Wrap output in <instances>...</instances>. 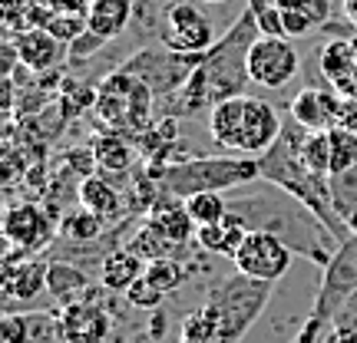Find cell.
I'll return each mask as SVG.
<instances>
[{"instance_id":"25","label":"cell","mask_w":357,"mask_h":343,"mask_svg":"<svg viewBox=\"0 0 357 343\" xmlns=\"http://www.w3.org/2000/svg\"><path fill=\"white\" fill-rule=\"evenodd\" d=\"M331 198L344 228L357 234V168H351L344 175H331Z\"/></svg>"},{"instance_id":"5","label":"cell","mask_w":357,"mask_h":343,"mask_svg":"<svg viewBox=\"0 0 357 343\" xmlns=\"http://www.w3.org/2000/svg\"><path fill=\"white\" fill-rule=\"evenodd\" d=\"M93 113L100 126H106V132H123L139 139L142 132L155 126V93L139 77L119 66L116 73L102 77Z\"/></svg>"},{"instance_id":"8","label":"cell","mask_w":357,"mask_h":343,"mask_svg":"<svg viewBox=\"0 0 357 343\" xmlns=\"http://www.w3.org/2000/svg\"><path fill=\"white\" fill-rule=\"evenodd\" d=\"M231 264L238 274H248L255 280H281L294 264V251L281 241L278 234H268V231H248L245 234L242 248L235 251Z\"/></svg>"},{"instance_id":"16","label":"cell","mask_w":357,"mask_h":343,"mask_svg":"<svg viewBox=\"0 0 357 343\" xmlns=\"http://www.w3.org/2000/svg\"><path fill=\"white\" fill-rule=\"evenodd\" d=\"M77 202L89 212H96L100 218H106L109 225H119V221H126V212H123V195L116 189L109 175H102V172H93L86 175L83 182H77Z\"/></svg>"},{"instance_id":"18","label":"cell","mask_w":357,"mask_h":343,"mask_svg":"<svg viewBox=\"0 0 357 343\" xmlns=\"http://www.w3.org/2000/svg\"><path fill=\"white\" fill-rule=\"evenodd\" d=\"M89 145H93L96 168H100L102 175H126V172H132V166L139 162V149H136V145L129 142V136H123V132H100Z\"/></svg>"},{"instance_id":"30","label":"cell","mask_w":357,"mask_h":343,"mask_svg":"<svg viewBox=\"0 0 357 343\" xmlns=\"http://www.w3.org/2000/svg\"><path fill=\"white\" fill-rule=\"evenodd\" d=\"M185 208H189L192 221L202 228V225H218L229 215V202L222 198V191H199V195H189L185 198Z\"/></svg>"},{"instance_id":"41","label":"cell","mask_w":357,"mask_h":343,"mask_svg":"<svg viewBox=\"0 0 357 343\" xmlns=\"http://www.w3.org/2000/svg\"><path fill=\"white\" fill-rule=\"evenodd\" d=\"M153 320H149V337L153 340H162V333H166V314H162V307L159 310H149Z\"/></svg>"},{"instance_id":"23","label":"cell","mask_w":357,"mask_h":343,"mask_svg":"<svg viewBox=\"0 0 357 343\" xmlns=\"http://www.w3.org/2000/svg\"><path fill=\"white\" fill-rule=\"evenodd\" d=\"M245 234L248 231L238 225V221H231L229 215H225V221H218V225H202V228L195 231V244L202 248V251H208V255H218V257H235V251L242 248Z\"/></svg>"},{"instance_id":"44","label":"cell","mask_w":357,"mask_h":343,"mask_svg":"<svg viewBox=\"0 0 357 343\" xmlns=\"http://www.w3.org/2000/svg\"><path fill=\"white\" fill-rule=\"evenodd\" d=\"M202 3H229V0H202Z\"/></svg>"},{"instance_id":"7","label":"cell","mask_w":357,"mask_h":343,"mask_svg":"<svg viewBox=\"0 0 357 343\" xmlns=\"http://www.w3.org/2000/svg\"><path fill=\"white\" fill-rule=\"evenodd\" d=\"M159 43L176 53H208L218 43L215 24L202 10V0H172L159 20Z\"/></svg>"},{"instance_id":"10","label":"cell","mask_w":357,"mask_h":343,"mask_svg":"<svg viewBox=\"0 0 357 343\" xmlns=\"http://www.w3.org/2000/svg\"><path fill=\"white\" fill-rule=\"evenodd\" d=\"M354 291H357V234H351V238L334 251L328 267H324L318 297H314V310H311V314H318L324 324H331L334 314L344 307V301Z\"/></svg>"},{"instance_id":"40","label":"cell","mask_w":357,"mask_h":343,"mask_svg":"<svg viewBox=\"0 0 357 343\" xmlns=\"http://www.w3.org/2000/svg\"><path fill=\"white\" fill-rule=\"evenodd\" d=\"M337 93H341V96H344V99H351V102H357V66L354 70H351V73H347L344 79H341V83H337Z\"/></svg>"},{"instance_id":"39","label":"cell","mask_w":357,"mask_h":343,"mask_svg":"<svg viewBox=\"0 0 357 343\" xmlns=\"http://www.w3.org/2000/svg\"><path fill=\"white\" fill-rule=\"evenodd\" d=\"M93 0H47V7L53 13H89Z\"/></svg>"},{"instance_id":"32","label":"cell","mask_w":357,"mask_h":343,"mask_svg":"<svg viewBox=\"0 0 357 343\" xmlns=\"http://www.w3.org/2000/svg\"><path fill=\"white\" fill-rule=\"evenodd\" d=\"M301 159L314 175L331 178V139L328 132H307L301 142Z\"/></svg>"},{"instance_id":"35","label":"cell","mask_w":357,"mask_h":343,"mask_svg":"<svg viewBox=\"0 0 357 343\" xmlns=\"http://www.w3.org/2000/svg\"><path fill=\"white\" fill-rule=\"evenodd\" d=\"M162 297H166V294L159 291V287H155V284L146 278V274H142V278L126 291V301L136 307V310H159Z\"/></svg>"},{"instance_id":"9","label":"cell","mask_w":357,"mask_h":343,"mask_svg":"<svg viewBox=\"0 0 357 343\" xmlns=\"http://www.w3.org/2000/svg\"><path fill=\"white\" fill-rule=\"evenodd\" d=\"M301 70V56L294 50L291 37H261L248 50V77L255 86L281 89L288 86Z\"/></svg>"},{"instance_id":"14","label":"cell","mask_w":357,"mask_h":343,"mask_svg":"<svg viewBox=\"0 0 357 343\" xmlns=\"http://www.w3.org/2000/svg\"><path fill=\"white\" fill-rule=\"evenodd\" d=\"M142 221H149L176 248H185L189 241H195V231H199V225L192 221L189 208H185V198H178L172 191H159V198L153 202V208L146 212Z\"/></svg>"},{"instance_id":"20","label":"cell","mask_w":357,"mask_h":343,"mask_svg":"<svg viewBox=\"0 0 357 343\" xmlns=\"http://www.w3.org/2000/svg\"><path fill=\"white\" fill-rule=\"evenodd\" d=\"M132 13H136V0H93L86 13V24L96 37L109 40L123 37L132 24Z\"/></svg>"},{"instance_id":"24","label":"cell","mask_w":357,"mask_h":343,"mask_svg":"<svg viewBox=\"0 0 357 343\" xmlns=\"http://www.w3.org/2000/svg\"><path fill=\"white\" fill-rule=\"evenodd\" d=\"M354 66H357V56H354V47H351V37H334L318 50V70L321 77L328 79V86H337Z\"/></svg>"},{"instance_id":"4","label":"cell","mask_w":357,"mask_h":343,"mask_svg":"<svg viewBox=\"0 0 357 343\" xmlns=\"http://www.w3.org/2000/svg\"><path fill=\"white\" fill-rule=\"evenodd\" d=\"M258 40V24H255V13L245 7L235 24L218 37V43L212 50L202 56V70L205 83H208V93H212V102H222V99H231V96H242L245 86L252 83L248 77V50L252 43Z\"/></svg>"},{"instance_id":"1","label":"cell","mask_w":357,"mask_h":343,"mask_svg":"<svg viewBox=\"0 0 357 343\" xmlns=\"http://www.w3.org/2000/svg\"><path fill=\"white\" fill-rule=\"evenodd\" d=\"M229 218L238 221L245 231H268L278 234L294 255H305L307 261L328 267L341 241L331 234V228L321 221L311 208L298 202L278 185H268L255 195H238L229 202Z\"/></svg>"},{"instance_id":"28","label":"cell","mask_w":357,"mask_h":343,"mask_svg":"<svg viewBox=\"0 0 357 343\" xmlns=\"http://www.w3.org/2000/svg\"><path fill=\"white\" fill-rule=\"evenodd\" d=\"M215 340H218V314H215V307L205 301L199 310L185 314L178 343H215Z\"/></svg>"},{"instance_id":"2","label":"cell","mask_w":357,"mask_h":343,"mask_svg":"<svg viewBox=\"0 0 357 343\" xmlns=\"http://www.w3.org/2000/svg\"><path fill=\"white\" fill-rule=\"evenodd\" d=\"M284 119L278 109L255 96H231L208 109V136L222 152L231 155H265L278 142Z\"/></svg>"},{"instance_id":"37","label":"cell","mask_w":357,"mask_h":343,"mask_svg":"<svg viewBox=\"0 0 357 343\" xmlns=\"http://www.w3.org/2000/svg\"><path fill=\"white\" fill-rule=\"evenodd\" d=\"M106 43H109V40H102V37H96L93 30H86L77 43H70V60H73V63H77V60H93Z\"/></svg>"},{"instance_id":"15","label":"cell","mask_w":357,"mask_h":343,"mask_svg":"<svg viewBox=\"0 0 357 343\" xmlns=\"http://www.w3.org/2000/svg\"><path fill=\"white\" fill-rule=\"evenodd\" d=\"M13 43H17V53H20V63H24L26 70H33V73H50V70H56L63 60H70V47L60 43V40L53 37L50 30H43V26H33V30L17 33Z\"/></svg>"},{"instance_id":"42","label":"cell","mask_w":357,"mask_h":343,"mask_svg":"<svg viewBox=\"0 0 357 343\" xmlns=\"http://www.w3.org/2000/svg\"><path fill=\"white\" fill-rule=\"evenodd\" d=\"M344 13H347V20L357 26V0H344Z\"/></svg>"},{"instance_id":"33","label":"cell","mask_w":357,"mask_h":343,"mask_svg":"<svg viewBox=\"0 0 357 343\" xmlns=\"http://www.w3.org/2000/svg\"><path fill=\"white\" fill-rule=\"evenodd\" d=\"M43 30H50L60 43L70 47V43H77L86 33L89 24H86V13H50V20L43 24Z\"/></svg>"},{"instance_id":"19","label":"cell","mask_w":357,"mask_h":343,"mask_svg":"<svg viewBox=\"0 0 357 343\" xmlns=\"http://www.w3.org/2000/svg\"><path fill=\"white\" fill-rule=\"evenodd\" d=\"M142 274H146V261L139 255H132L126 244H116L100 264V284L113 294H126Z\"/></svg>"},{"instance_id":"29","label":"cell","mask_w":357,"mask_h":343,"mask_svg":"<svg viewBox=\"0 0 357 343\" xmlns=\"http://www.w3.org/2000/svg\"><path fill=\"white\" fill-rule=\"evenodd\" d=\"M331 139V175H344L351 168H357V132L347 126L328 129Z\"/></svg>"},{"instance_id":"26","label":"cell","mask_w":357,"mask_h":343,"mask_svg":"<svg viewBox=\"0 0 357 343\" xmlns=\"http://www.w3.org/2000/svg\"><path fill=\"white\" fill-rule=\"evenodd\" d=\"M123 244H126L132 255H139L146 264H149V261H159V257H172V251H176V244L166 241L149 221H139V228L132 231Z\"/></svg>"},{"instance_id":"43","label":"cell","mask_w":357,"mask_h":343,"mask_svg":"<svg viewBox=\"0 0 357 343\" xmlns=\"http://www.w3.org/2000/svg\"><path fill=\"white\" fill-rule=\"evenodd\" d=\"M351 47H354V56H357V33H354V37H351Z\"/></svg>"},{"instance_id":"36","label":"cell","mask_w":357,"mask_h":343,"mask_svg":"<svg viewBox=\"0 0 357 343\" xmlns=\"http://www.w3.org/2000/svg\"><path fill=\"white\" fill-rule=\"evenodd\" d=\"M0 343H30V320H26V314H3V320H0Z\"/></svg>"},{"instance_id":"17","label":"cell","mask_w":357,"mask_h":343,"mask_svg":"<svg viewBox=\"0 0 357 343\" xmlns=\"http://www.w3.org/2000/svg\"><path fill=\"white\" fill-rule=\"evenodd\" d=\"M278 7L288 37H307L331 24V0H278Z\"/></svg>"},{"instance_id":"34","label":"cell","mask_w":357,"mask_h":343,"mask_svg":"<svg viewBox=\"0 0 357 343\" xmlns=\"http://www.w3.org/2000/svg\"><path fill=\"white\" fill-rule=\"evenodd\" d=\"M248 10L255 13V24L261 37H288L278 0H248Z\"/></svg>"},{"instance_id":"12","label":"cell","mask_w":357,"mask_h":343,"mask_svg":"<svg viewBox=\"0 0 357 343\" xmlns=\"http://www.w3.org/2000/svg\"><path fill=\"white\" fill-rule=\"evenodd\" d=\"M100 294H106V287L93 284L83 301L63 304L56 310L60 343H106L109 340V314L100 304Z\"/></svg>"},{"instance_id":"6","label":"cell","mask_w":357,"mask_h":343,"mask_svg":"<svg viewBox=\"0 0 357 343\" xmlns=\"http://www.w3.org/2000/svg\"><path fill=\"white\" fill-rule=\"evenodd\" d=\"M275 284L271 280H255L248 274H231L222 280L215 291H208V304L218 314V340L215 343H242L245 333L252 330V324L261 317V310L271 301Z\"/></svg>"},{"instance_id":"3","label":"cell","mask_w":357,"mask_h":343,"mask_svg":"<svg viewBox=\"0 0 357 343\" xmlns=\"http://www.w3.org/2000/svg\"><path fill=\"white\" fill-rule=\"evenodd\" d=\"M261 182V162L255 155H199L189 162H176L166 166L159 185L162 191H172L178 198H189L199 191H231L238 185H252Z\"/></svg>"},{"instance_id":"21","label":"cell","mask_w":357,"mask_h":343,"mask_svg":"<svg viewBox=\"0 0 357 343\" xmlns=\"http://www.w3.org/2000/svg\"><path fill=\"white\" fill-rule=\"evenodd\" d=\"M89 287H93V280H89L86 271H79V267L70 264V261H56V257H50L47 291H50L53 297L60 301V307L83 301V297L89 294Z\"/></svg>"},{"instance_id":"27","label":"cell","mask_w":357,"mask_h":343,"mask_svg":"<svg viewBox=\"0 0 357 343\" xmlns=\"http://www.w3.org/2000/svg\"><path fill=\"white\" fill-rule=\"evenodd\" d=\"M192 274H195V267H189L178 257H159V261L146 264V278L153 280L162 294H176L182 284H189Z\"/></svg>"},{"instance_id":"13","label":"cell","mask_w":357,"mask_h":343,"mask_svg":"<svg viewBox=\"0 0 357 343\" xmlns=\"http://www.w3.org/2000/svg\"><path fill=\"white\" fill-rule=\"evenodd\" d=\"M288 115L294 122H301L307 132H328V129L341 126L344 96L334 86H305L288 102Z\"/></svg>"},{"instance_id":"11","label":"cell","mask_w":357,"mask_h":343,"mask_svg":"<svg viewBox=\"0 0 357 343\" xmlns=\"http://www.w3.org/2000/svg\"><path fill=\"white\" fill-rule=\"evenodd\" d=\"M56 218L50 215V208L40 202H13L3 212V238L10 241V248H24L30 255L43 251L47 244L56 238Z\"/></svg>"},{"instance_id":"38","label":"cell","mask_w":357,"mask_h":343,"mask_svg":"<svg viewBox=\"0 0 357 343\" xmlns=\"http://www.w3.org/2000/svg\"><path fill=\"white\" fill-rule=\"evenodd\" d=\"M324 327H328V324H324V320H321L318 314H311V317L305 320V327L298 330V337H294L291 343H318V340H321V333H324Z\"/></svg>"},{"instance_id":"22","label":"cell","mask_w":357,"mask_h":343,"mask_svg":"<svg viewBox=\"0 0 357 343\" xmlns=\"http://www.w3.org/2000/svg\"><path fill=\"white\" fill-rule=\"evenodd\" d=\"M106 218H100L96 212H89L77 202V208L63 212L60 225H56V238L63 244H89V241H100L102 231H106Z\"/></svg>"},{"instance_id":"31","label":"cell","mask_w":357,"mask_h":343,"mask_svg":"<svg viewBox=\"0 0 357 343\" xmlns=\"http://www.w3.org/2000/svg\"><path fill=\"white\" fill-rule=\"evenodd\" d=\"M96 89L93 83H79V79H63L60 83V93H56V106H60V113L70 119V115L83 113V109H89L93 102H96Z\"/></svg>"}]
</instances>
